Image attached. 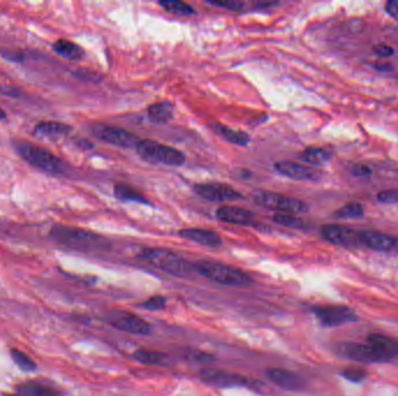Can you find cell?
I'll use <instances>...</instances> for the list:
<instances>
[{"mask_svg": "<svg viewBox=\"0 0 398 396\" xmlns=\"http://www.w3.org/2000/svg\"><path fill=\"white\" fill-rule=\"evenodd\" d=\"M361 246H367L369 249L381 253H388L390 250L395 249L398 241L392 236L387 235L383 232H373V230H364L359 232Z\"/></svg>", "mask_w": 398, "mask_h": 396, "instance_id": "18", "label": "cell"}, {"mask_svg": "<svg viewBox=\"0 0 398 396\" xmlns=\"http://www.w3.org/2000/svg\"><path fill=\"white\" fill-rule=\"evenodd\" d=\"M53 52L69 61H79L84 57V49L75 42L69 41L66 38H59L53 43Z\"/></svg>", "mask_w": 398, "mask_h": 396, "instance_id": "22", "label": "cell"}, {"mask_svg": "<svg viewBox=\"0 0 398 396\" xmlns=\"http://www.w3.org/2000/svg\"><path fill=\"white\" fill-rule=\"evenodd\" d=\"M322 236L327 242L343 248H359L361 246L359 232L340 225H327L322 228Z\"/></svg>", "mask_w": 398, "mask_h": 396, "instance_id": "13", "label": "cell"}, {"mask_svg": "<svg viewBox=\"0 0 398 396\" xmlns=\"http://www.w3.org/2000/svg\"><path fill=\"white\" fill-rule=\"evenodd\" d=\"M5 396H64L56 387L39 381H26L17 385L14 393Z\"/></svg>", "mask_w": 398, "mask_h": 396, "instance_id": "20", "label": "cell"}, {"mask_svg": "<svg viewBox=\"0 0 398 396\" xmlns=\"http://www.w3.org/2000/svg\"><path fill=\"white\" fill-rule=\"evenodd\" d=\"M50 236L56 243L79 253H104L111 246L104 236L76 227L56 225L50 230Z\"/></svg>", "mask_w": 398, "mask_h": 396, "instance_id": "1", "label": "cell"}, {"mask_svg": "<svg viewBox=\"0 0 398 396\" xmlns=\"http://www.w3.org/2000/svg\"><path fill=\"white\" fill-rule=\"evenodd\" d=\"M7 118V114L5 113V111L0 108V120H5Z\"/></svg>", "mask_w": 398, "mask_h": 396, "instance_id": "41", "label": "cell"}, {"mask_svg": "<svg viewBox=\"0 0 398 396\" xmlns=\"http://www.w3.org/2000/svg\"><path fill=\"white\" fill-rule=\"evenodd\" d=\"M135 362L146 366H165L168 362V357L163 352L151 348H137L133 352Z\"/></svg>", "mask_w": 398, "mask_h": 396, "instance_id": "23", "label": "cell"}, {"mask_svg": "<svg viewBox=\"0 0 398 396\" xmlns=\"http://www.w3.org/2000/svg\"><path fill=\"white\" fill-rule=\"evenodd\" d=\"M114 191L116 198L119 199L121 201L137 202V204H144V205L151 204V201L146 199L144 195H141L140 192H137V190H134L128 185H116Z\"/></svg>", "mask_w": 398, "mask_h": 396, "instance_id": "27", "label": "cell"}, {"mask_svg": "<svg viewBox=\"0 0 398 396\" xmlns=\"http://www.w3.org/2000/svg\"><path fill=\"white\" fill-rule=\"evenodd\" d=\"M213 129L219 134L220 136L224 137L225 140L228 141L231 143L237 144L240 147H246L251 142V136L245 132L241 130H234L230 127L224 126L221 123H216L213 125Z\"/></svg>", "mask_w": 398, "mask_h": 396, "instance_id": "24", "label": "cell"}, {"mask_svg": "<svg viewBox=\"0 0 398 396\" xmlns=\"http://www.w3.org/2000/svg\"><path fill=\"white\" fill-rule=\"evenodd\" d=\"M18 154L27 162L32 167L43 171L49 174H62L64 172L63 162L53 154L52 151L45 148L29 143V142H18L15 144Z\"/></svg>", "mask_w": 398, "mask_h": 396, "instance_id": "4", "label": "cell"}, {"mask_svg": "<svg viewBox=\"0 0 398 396\" xmlns=\"http://www.w3.org/2000/svg\"><path fill=\"white\" fill-rule=\"evenodd\" d=\"M199 379L210 386L227 388V387L251 386V381H248L244 376L237 373L227 372L223 369H203L199 372Z\"/></svg>", "mask_w": 398, "mask_h": 396, "instance_id": "12", "label": "cell"}, {"mask_svg": "<svg viewBox=\"0 0 398 396\" xmlns=\"http://www.w3.org/2000/svg\"><path fill=\"white\" fill-rule=\"evenodd\" d=\"M210 5L213 6L223 7L230 10H244L245 3L241 1H210Z\"/></svg>", "mask_w": 398, "mask_h": 396, "instance_id": "36", "label": "cell"}, {"mask_svg": "<svg viewBox=\"0 0 398 396\" xmlns=\"http://www.w3.org/2000/svg\"><path fill=\"white\" fill-rule=\"evenodd\" d=\"M188 357H189L191 360H195V362H200V364H204V362H212L216 360L214 357L210 353H206V352L203 351H189L188 353Z\"/></svg>", "mask_w": 398, "mask_h": 396, "instance_id": "35", "label": "cell"}, {"mask_svg": "<svg viewBox=\"0 0 398 396\" xmlns=\"http://www.w3.org/2000/svg\"><path fill=\"white\" fill-rule=\"evenodd\" d=\"M378 200L382 204H398V190H385L380 192Z\"/></svg>", "mask_w": 398, "mask_h": 396, "instance_id": "34", "label": "cell"}, {"mask_svg": "<svg viewBox=\"0 0 398 396\" xmlns=\"http://www.w3.org/2000/svg\"><path fill=\"white\" fill-rule=\"evenodd\" d=\"M299 158L301 161L311 167H322L330 161L331 154L324 148L309 147L301 153Z\"/></svg>", "mask_w": 398, "mask_h": 396, "instance_id": "25", "label": "cell"}, {"mask_svg": "<svg viewBox=\"0 0 398 396\" xmlns=\"http://www.w3.org/2000/svg\"><path fill=\"white\" fill-rule=\"evenodd\" d=\"M195 271L213 283L231 287H246L254 283L251 274L227 264L203 260L195 264Z\"/></svg>", "mask_w": 398, "mask_h": 396, "instance_id": "3", "label": "cell"}, {"mask_svg": "<svg viewBox=\"0 0 398 396\" xmlns=\"http://www.w3.org/2000/svg\"><path fill=\"white\" fill-rule=\"evenodd\" d=\"M160 6L163 7L165 10L169 13L175 14V15H181V17H190L196 14V10L193 6H190L189 3H183V1H177V0H167V1H160Z\"/></svg>", "mask_w": 398, "mask_h": 396, "instance_id": "28", "label": "cell"}, {"mask_svg": "<svg viewBox=\"0 0 398 396\" xmlns=\"http://www.w3.org/2000/svg\"><path fill=\"white\" fill-rule=\"evenodd\" d=\"M193 191L200 198L212 202L237 201L242 199L240 192L231 188L230 185L221 183H203L195 185Z\"/></svg>", "mask_w": 398, "mask_h": 396, "instance_id": "11", "label": "cell"}, {"mask_svg": "<svg viewBox=\"0 0 398 396\" xmlns=\"http://www.w3.org/2000/svg\"><path fill=\"white\" fill-rule=\"evenodd\" d=\"M217 218L221 222L237 226H254V213L248 209L234 207V206H221L217 209Z\"/></svg>", "mask_w": 398, "mask_h": 396, "instance_id": "16", "label": "cell"}, {"mask_svg": "<svg viewBox=\"0 0 398 396\" xmlns=\"http://www.w3.org/2000/svg\"><path fill=\"white\" fill-rule=\"evenodd\" d=\"M174 116V106L169 101L153 104L148 107V118L151 122L165 123L170 121Z\"/></svg>", "mask_w": 398, "mask_h": 396, "instance_id": "26", "label": "cell"}, {"mask_svg": "<svg viewBox=\"0 0 398 396\" xmlns=\"http://www.w3.org/2000/svg\"><path fill=\"white\" fill-rule=\"evenodd\" d=\"M374 66L375 69H378V71H389V70H392L390 64H383V63H381V64H380V63H376Z\"/></svg>", "mask_w": 398, "mask_h": 396, "instance_id": "40", "label": "cell"}, {"mask_svg": "<svg viewBox=\"0 0 398 396\" xmlns=\"http://www.w3.org/2000/svg\"><path fill=\"white\" fill-rule=\"evenodd\" d=\"M273 221L280 226L288 227V228L301 229L304 227V221L299 219L298 216L291 214H276L273 216Z\"/></svg>", "mask_w": 398, "mask_h": 396, "instance_id": "31", "label": "cell"}, {"mask_svg": "<svg viewBox=\"0 0 398 396\" xmlns=\"http://www.w3.org/2000/svg\"><path fill=\"white\" fill-rule=\"evenodd\" d=\"M255 204L261 206L263 208L275 211L280 214H302L309 211L306 202L299 199L290 198L287 195H278L275 192L260 191L255 193L253 197Z\"/></svg>", "mask_w": 398, "mask_h": 396, "instance_id": "6", "label": "cell"}, {"mask_svg": "<svg viewBox=\"0 0 398 396\" xmlns=\"http://www.w3.org/2000/svg\"><path fill=\"white\" fill-rule=\"evenodd\" d=\"M71 126L60 121H41L36 123L33 130L34 136L46 140H57L71 133Z\"/></svg>", "mask_w": 398, "mask_h": 396, "instance_id": "19", "label": "cell"}, {"mask_svg": "<svg viewBox=\"0 0 398 396\" xmlns=\"http://www.w3.org/2000/svg\"><path fill=\"white\" fill-rule=\"evenodd\" d=\"M266 376L275 386L287 392H302L306 390V380L290 369L270 367L266 371Z\"/></svg>", "mask_w": 398, "mask_h": 396, "instance_id": "14", "label": "cell"}, {"mask_svg": "<svg viewBox=\"0 0 398 396\" xmlns=\"http://www.w3.org/2000/svg\"><path fill=\"white\" fill-rule=\"evenodd\" d=\"M352 172L357 177H366V176L371 174V170L367 167H364V165H355L352 169Z\"/></svg>", "mask_w": 398, "mask_h": 396, "instance_id": "39", "label": "cell"}, {"mask_svg": "<svg viewBox=\"0 0 398 396\" xmlns=\"http://www.w3.org/2000/svg\"><path fill=\"white\" fill-rule=\"evenodd\" d=\"M364 209L360 204L357 202H350L347 205L343 206L334 213V216L338 219H359L364 216Z\"/></svg>", "mask_w": 398, "mask_h": 396, "instance_id": "30", "label": "cell"}, {"mask_svg": "<svg viewBox=\"0 0 398 396\" xmlns=\"http://www.w3.org/2000/svg\"><path fill=\"white\" fill-rule=\"evenodd\" d=\"M385 10L390 17L398 21V0H390L385 3Z\"/></svg>", "mask_w": 398, "mask_h": 396, "instance_id": "38", "label": "cell"}, {"mask_svg": "<svg viewBox=\"0 0 398 396\" xmlns=\"http://www.w3.org/2000/svg\"><path fill=\"white\" fill-rule=\"evenodd\" d=\"M341 376L350 383H360L367 378V372L362 367H347L341 372Z\"/></svg>", "mask_w": 398, "mask_h": 396, "instance_id": "32", "label": "cell"}, {"mask_svg": "<svg viewBox=\"0 0 398 396\" xmlns=\"http://www.w3.org/2000/svg\"><path fill=\"white\" fill-rule=\"evenodd\" d=\"M368 344L376 348L380 353L385 355L389 362L398 357V339L390 336L373 332L368 336Z\"/></svg>", "mask_w": 398, "mask_h": 396, "instance_id": "21", "label": "cell"}, {"mask_svg": "<svg viewBox=\"0 0 398 396\" xmlns=\"http://www.w3.org/2000/svg\"><path fill=\"white\" fill-rule=\"evenodd\" d=\"M165 306H167V299L162 295H154L141 304V307L149 311H163Z\"/></svg>", "mask_w": 398, "mask_h": 396, "instance_id": "33", "label": "cell"}, {"mask_svg": "<svg viewBox=\"0 0 398 396\" xmlns=\"http://www.w3.org/2000/svg\"><path fill=\"white\" fill-rule=\"evenodd\" d=\"M336 352L343 358L361 362V364L389 362L388 359L385 358V355L380 353L376 348H373L368 343L362 344V343H355V341H343V343L336 345Z\"/></svg>", "mask_w": 398, "mask_h": 396, "instance_id": "8", "label": "cell"}, {"mask_svg": "<svg viewBox=\"0 0 398 396\" xmlns=\"http://www.w3.org/2000/svg\"><path fill=\"white\" fill-rule=\"evenodd\" d=\"M313 313L320 323L327 328L348 325L357 321L355 311L341 304H320L313 307Z\"/></svg>", "mask_w": 398, "mask_h": 396, "instance_id": "9", "label": "cell"}, {"mask_svg": "<svg viewBox=\"0 0 398 396\" xmlns=\"http://www.w3.org/2000/svg\"><path fill=\"white\" fill-rule=\"evenodd\" d=\"M179 236L190 242L197 243L199 246L217 249L223 244V239L218 232L210 229L186 228L179 230Z\"/></svg>", "mask_w": 398, "mask_h": 396, "instance_id": "17", "label": "cell"}, {"mask_svg": "<svg viewBox=\"0 0 398 396\" xmlns=\"http://www.w3.org/2000/svg\"><path fill=\"white\" fill-rule=\"evenodd\" d=\"M91 133L98 140L112 144L116 147L130 148L135 147L139 139L128 130L123 129L119 127L109 126L103 123H96L91 127Z\"/></svg>", "mask_w": 398, "mask_h": 396, "instance_id": "10", "label": "cell"}, {"mask_svg": "<svg viewBox=\"0 0 398 396\" xmlns=\"http://www.w3.org/2000/svg\"><path fill=\"white\" fill-rule=\"evenodd\" d=\"M374 52L376 55L381 56V57H390V56L394 55L395 50L390 45L381 43V45H375Z\"/></svg>", "mask_w": 398, "mask_h": 396, "instance_id": "37", "label": "cell"}, {"mask_svg": "<svg viewBox=\"0 0 398 396\" xmlns=\"http://www.w3.org/2000/svg\"><path fill=\"white\" fill-rule=\"evenodd\" d=\"M275 170L285 177L291 178L295 181H316L320 177V171L310 168L306 165L298 164L295 162H277L274 165Z\"/></svg>", "mask_w": 398, "mask_h": 396, "instance_id": "15", "label": "cell"}, {"mask_svg": "<svg viewBox=\"0 0 398 396\" xmlns=\"http://www.w3.org/2000/svg\"><path fill=\"white\" fill-rule=\"evenodd\" d=\"M137 258L156 270L175 277H186L195 271V265L172 250L144 248L137 253Z\"/></svg>", "mask_w": 398, "mask_h": 396, "instance_id": "2", "label": "cell"}, {"mask_svg": "<svg viewBox=\"0 0 398 396\" xmlns=\"http://www.w3.org/2000/svg\"><path fill=\"white\" fill-rule=\"evenodd\" d=\"M11 357L13 359L14 364L24 372H34L38 369V364L21 350H11Z\"/></svg>", "mask_w": 398, "mask_h": 396, "instance_id": "29", "label": "cell"}, {"mask_svg": "<svg viewBox=\"0 0 398 396\" xmlns=\"http://www.w3.org/2000/svg\"><path fill=\"white\" fill-rule=\"evenodd\" d=\"M135 150L142 160L149 163L168 167H181L186 163V155L182 151L153 140L139 141Z\"/></svg>", "mask_w": 398, "mask_h": 396, "instance_id": "5", "label": "cell"}, {"mask_svg": "<svg viewBox=\"0 0 398 396\" xmlns=\"http://www.w3.org/2000/svg\"><path fill=\"white\" fill-rule=\"evenodd\" d=\"M107 322L117 330L131 335L147 336L151 334V325L144 318L131 311L121 309L111 311L107 313Z\"/></svg>", "mask_w": 398, "mask_h": 396, "instance_id": "7", "label": "cell"}]
</instances>
